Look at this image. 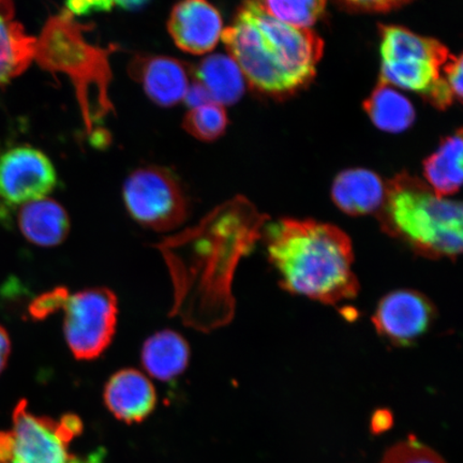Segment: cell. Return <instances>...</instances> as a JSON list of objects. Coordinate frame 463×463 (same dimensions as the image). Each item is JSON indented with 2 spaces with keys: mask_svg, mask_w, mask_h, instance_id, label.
<instances>
[{
  "mask_svg": "<svg viewBox=\"0 0 463 463\" xmlns=\"http://www.w3.org/2000/svg\"><path fill=\"white\" fill-rule=\"evenodd\" d=\"M222 39L249 84L275 96L291 94L308 84L324 48L310 28L276 19L263 0H244Z\"/></svg>",
  "mask_w": 463,
  "mask_h": 463,
  "instance_id": "6da1fadb",
  "label": "cell"
},
{
  "mask_svg": "<svg viewBox=\"0 0 463 463\" xmlns=\"http://www.w3.org/2000/svg\"><path fill=\"white\" fill-rule=\"evenodd\" d=\"M265 232L269 259L287 291L326 305L356 298L354 254L344 231L310 219L286 218Z\"/></svg>",
  "mask_w": 463,
  "mask_h": 463,
  "instance_id": "7a4b0ae2",
  "label": "cell"
},
{
  "mask_svg": "<svg viewBox=\"0 0 463 463\" xmlns=\"http://www.w3.org/2000/svg\"><path fill=\"white\" fill-rule=\"evenodd\" d=\"M269 217L260 213L242 196L224 203L205 218L199 228L200 252L198 291L207 308L205 329L231 321L234 315L232 279L241 259L251 250Z\"/></svg>",
  "mask_w": 463,
  "mask_h": 463,
  "instance_id": "3957f363",
  "label": "cell"
},
{
  "mask_svg": "<svg viewBox=\"0 0 463 463\" xmlns=\"http://www.w3.org/2000/svg\"><path fill=\"white\" fill-rule=\"evenodd\" d=\"M378 220L385 233L420 256L456 259L462 250V204L439 196L408 173L385 187Z\"/></svg>",
  "mask_w": 463,
  "mask_h": 463,
  "instance_id": "277c9868",
  "label": "cell"
},
{
  "mask_svg": "<svg viewBox=\"0 0 463 463\" xmlns=\"http://www.w3.org/2000/svg\"><path fill=\"white\" fill-rule=\"evenodd\" d=\"M85 31L66 10L51 16L36 38L33 61L43 71L71 79L86 131L94 133L113 112L109 87L112 80L109 55L115 46L103 49L90 43Z\"/></svg>",
  "mask_w": 463,
  "mask_h": 463,
  "instance_id": "5b68a950",
  "label": "cell"
},
{
  "mask_svg": "<svg viewBox=\"0 0 463 463\" xmlns=\"http://www.w3.org/2000/svg\"><path fill=\"white\" fill-rule=\"evenodd\" d=\"M380 82L418 92L439 109L456 99L445 78L451 54L437 40L399 26L381 27Z\"/></svg>",
  "mask_w": 463,
  "mask_h": 463,
  "instance_id": "8992f818",
  "label": "cell"
},
{
  "mask_svg": "<svg viewBox=\"0 0 463 463\" xmlns=\"http://www.w3.org/2000/svg\"><path fill=\"white\" fill-rule=\"evenodd\" d=\"M82 431L79 416L66 414L55 420L34 415L23 399L14 408L13 428L0 431V463H87L71 450Z\"/></svg>",
  "mask_w": 463,
  "mask_h": 463,
  "instance_id": "52a82bcc",
  "label": "cell"
},
{
  "mask_svg": "<svg viewBox=\"0 0 463 463\" xmlns=\"http://www.w3.org/2000/svg\"><path fill=\"white\" fill-rule=\"evenodd\" d=\"M123 199L129 215L156 232L176 230L189 216V199L175 174L148 165L126 179Z\"/></svg>",
  "mask_w": 463,
  "mask_h": 463,
  "instance_id": "ba28073f",
  "label": "cell"
},
{
  "mask_svg": "<svg viewBox=\"0 0 463 463\" xmlns=\"http://www.w3.org/2000/svg\"><path fill=\"white\" fill-rule=\"evenodd\" d=\"M61 309L65 314L63 334L73 356L79 361L99 357L111 345L118 326L114 292L102 287L68 292Z\"/></svg>",
  "mask_w": 463,
  "mask_h": 463,
  "instance_id": "9c48e42d",
  "label": "cell"
},
{
  "mask_svg": "<svg viewBox=\"0 0 463 463\" xmlns=\"http://www.w3.org/2000/svg\"><path fill=\"white\" fill-rule=\"evenodd\" d=\"M57 186L53 164L42 150L21 145L0 150V199L10 205L46 198Z\"/></svg>",
  "mask_w": 463,
  "mask_h": 463,
  "instance_id": "30bf717a",
  "label": "cell"
},
{
  "mask_svg": "<svg viewBox=\"0 0 463 463\" xmlns=\"http://www.w3.org/2000/svg\"><path fill=\"white\" fill-rule=\"evenodd\" d=\"M434 308L424 295L402 289L381 299L373 317L376 332L395 345L412 344L430 328Z\"/></svg>",
  "mask_w": 463,
  "mask_h": 463,
  "instance_id": "8fae6325",
  "label": "cell"
},
{
  "mask_svg": "<svg viewBox=\"0 0 463 463\" xmlns=\"http://www.w3.org/2000/svg\"><path fill=\"white\" fill-rule=\"evenodd\" d=\"M167 31L179 50L203 55L222 39V17L208 0H181L171 11Z\"/></svg>",
  "mask_w": 463,
  "mask_h": 463,
  "instance_id": "7c38bea8",
  "label": "cell"
},
{
  "mask_svg": "<svg viewBox=\"0 0 463 463\" xmlns=\"http://www.w3.org/2000/svg\"><path fill=\"white\" fill-rule=\"evenodd\" d=\"M128 72L149 99L164 108L183 101L190 86L189 67L169 56L136 55L129 62Z\"/></svg>",
  "mask_w": 463,
  "mask_h": 463,
  "instance_id": "4fadbf2b",
  "label": "cell"
},
{
  "mask_svg": "<svg viewBox=\"0 0 463 463\" xmlns=\"http://www.w3.org/2000/svg\"><path fill=\"white\" fill-rule=\"evenodd\" d=\"M104 403L116 419L133 424L146 420L157 404V392L146 375L133 368L115 373L104 386Z\"/></svg>",
  "mask_w": 463,
  "mask_h": 463,
  "instance_id": "5bb4252c",
  "label": "cell"
},
{
  "mask_svg": "<svg viewBox=\"0 0 463 463\" xmlns=\"http://www.w3.org/2000/svg\"><path fill=\"white\" fill-rule=\"evenodd\" d=\"M36 38L15 20L11 0H0V90L31 66Z\"/></svg>",
  "mask_w": 463,
  "mask_h": 463,
  "instance_id": "9a60e30c",
  "label": "cell"
},
{
  "mask_svg": "<svg viewBox=\"0 0 463 463\" xmlns=\"http://www.w3.org/2000/svg\"><path fill=\"white\" fill-rule=\"evenodd\" d=\"M384 196L385 187L382 179L375 173L364 169L341 172L333 184L335 204L350 216L378 213Z\"/></svg>",
  "mask_w": 463,
  "mask_h": 463,
  "instance_id": "2e32d148",
  "label": "cell"
},
{
  "mask_svg": "<svg viewBox=\"0 0 463 463\" xmlns=\"http://www.w3.org/2000/svg\"><path fill=\"white\" fill-rule=\"evenodd\" d=\"M17 222L25 239L39 247L61 245L71 231V219L65 208L48 198L23 205Z\"/></svg>",
  "mask_w": 463,
  "mask_h": 463,
  "instance_id": "e0dca14e",
  "label": "cell"
},
{
  "mask_svg": "<svg viewBox=\"0 0 463 463\" xmlns=\"http://www.w3.org/2000/svg\"><path fill=\"white\" fill-rule=\"evenodd\" d=\"M141 360L144 369L153 378L171 381L188 367L190 347L182 335L165 329L145 341Z\"/></svg>",
  "mask_w": 463,
  "mask_h": 463,
  "instance_id": "ac0fdd59",
  "label": "cell"
},
{
  "mask_svg": "<svg viewBox=\"0 0 463 463\" xmlns=\"http://www.w3.org/2000/svg\"><path fill=\"white\" fill-rule=\"evenodd\" d=\"M191 72L207 90L212 100L220 106L235 104L244 95V74L231 56L222 54L208 56Z\"/></svg>",
  "mask_w": 463,
  "mask_h": 463,
  "instance_id": "d6986e66",
  "label": "cell"
},
{
  "mask_svg": "<svg viewBox=\"0 0 463 463\" xmlns=\"http://www.w3.org/2000/svg\"><path fill=\"white\" fill-rule=\"evenodd\" d=\"M462 131L444 138L436 153L424 162V174L430 186L441 198L459 191L463 165Z\"/></svg>",
  "mask_w": 463,
  "mask_h": 463,
  "instance_id": "ffe728a7",
  "label": "cell"
},
{
  "mask_svg": "<svg viewBox=\"0 0 463 463\" xmlns=\"http://www.w3.org/2000/svg\"><path fill=\"white\" fill-rule=\"evenodd\" d=\"M364 108L376 128L386 132L407 130L415 120V109L408 98L382 82L364 101Z\"/></svg>",
  "mask_w": 463,
  "mask_h": 463,
  "instance_id": "44dd1931",
  "label": "cell"
},
{
  "mask_svg": "<svg viewBox=\"0 0 463 463\" xmlns=\"http://www.w3.org/2000/svg\"><path fill=\"white\" fill-rule=\"evenodd\" d=\"M228 123V115L224 108L212 101L190 109L184 115L183 128L196 140L213 142L223 136Z\"/></svg>",
  "mask_w": 463,
  "mask_h": 463,
  "instance_id": "7402d4cb",
  "label": "cell"
},
{
  "mask_svg": "<svg viewBox=\"0 0 463 463\" xmlns=\"http://www.w3.org/2000/svg\"><path fill=\"white\" fill-rule=\"evenodd\" d=\"M276 19L300 28H310L326 7V0H263Z\"/></svg>",
  "mask_w": 463,
  "mask_h": 463,
  "instance_id": "603a6c76",
  "label": "cell"
},
{
  "mask_svg": "<svg viewBox=\"0 0 463 463\" xmlns=\"http://www.w3.org/2000/svg\"><path fill=\"white\" fill-rule=\"evenodd\" d=\"M381 463H447L441 456L418 439L410 437L386 451Z\"/></svg>",
  "mask_w": 463,
  "mask_h": 463,
  "instance_id": "cb8c5ba5",
  "label": "cell"
},
{
  "mask_svg": "<svg viewBox=\"0 0 463 463\" xmlns=\"http://www.w3.org/2000/svg\"><path fill=\"white\" fill-rule=\"evenodd\" d=\"M67 294L66 288H57L53 291L40 295L29 305V315L33 320H43V318L55 314L56 311L61 310Z\"/></svg>",
  "mask_w": 463,
  "mask_h": 463,
  "instance_id": "d4e9b609",
  "label": "cell"
},
{
  "mask_svg": "<svg viewBox=\"0 0 463 463\" xmlns=\"http://www.w3.org/2000/svg\"><path fill=\"white\" fill-rule=\"evenodd\" d=\"M115 4V0H66L65 10L72 16H85L109 13L113 9Z\"/></svg>",
  "mask_w": 463,
  "mask_h": 463,
  "instance_id": "484cf974",
  "label": "cell"
},
{
  "mask_svg": "<svg viewBox=\"0 0 463 463\" xmlns=\"http://www.w3.org/2000/svg\"><path fill=\"white\" fill-rule=\"evenodd\" d=\"M462 56L451 55L450 60L445 67V78L456 100L461 102L463 89V67Z\"/></svg>",
  "mask_w": 463,
  "mask_h": 463,
  "instance_id": "4316f807",
  "label": "cell"
},
{
  "mask_svg": "<svg viewBox=\"0 0 463 463\" xmlns=\"http://www.w3.org/2000/svg\"><path fill=\"white\" fill-rule=\"evenodd\" d=\"M345 2L360 9L387 11L397 8L399 5L409 2V0H345Z\"/></svg>",
  "mask_w": 463,
  "mask_h": 463,
  "instance_id": "83f0119b",
  "label": "cell"
},
{
  "mask_svg": "<svg viewBox=\"0 0 463 463\" xmlns=\"http://www.w3.org/2000/svg\"><path fill=\"white\" fill-rule=\"evenodd\" d=\"M184 103L190 109L202 106L208 102H212V98L208 95L207 90L203 87L198 80L190 84L186 96L184 98Z\"/></svg>",
  "mask_w": 463,
  "mask_h": 463,
  "instance_id": "f1b7e54d",
  "label": "cell"
},
{
  "mask_svg": "<svg viewBox=\"0 0 463 463\" xmlns=\"http://www.w3.org/2000/svg\"><path fill=\"white\" fill-rule=\"evenodd\" d=\"M393 418L390 411L378 410L372 419V430L375 434H379L389 430L392 426Z\"/></svg>",
  "mask_w": 463,
  "mask_h": 463,
  "instance_id": "f546056e",
  "label": "cell"
},
{
  "mask_svg": "<svg viewBox=\"0 0 463 463\" xmlns=\"http://www.w3.org/2000/svg\"><path fill=\"white\" fill-rule=\"evenodd\" d=\"M11 354V340L9 334L0 326V373H2L9 361Z\"/></svg>",
  "mask_w": 463,
  "mask_h": 463,
  "instance_id": "4dcf8cb0",
  "label": "cell"
},
{
  "mask_svg": "<svg viewBox=\"0 0 463 463\" xmlns=\"http://www.w3.org/2000/svg\"><path fill=\"white\" fill-rule=\"evenodd\" d=\"M115 2L127 11H137L146 7L150 0H115Z\"/></svg>",
  "mask_w": 463,
  "mask_h": 463,
  "instance_id": "1f68e13d",
  "label": "cell"
}]
</instances>
